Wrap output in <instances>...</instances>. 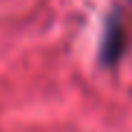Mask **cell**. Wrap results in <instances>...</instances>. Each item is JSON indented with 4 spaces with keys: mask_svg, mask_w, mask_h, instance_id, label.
I'll return each mask as SVG.
<instances>
[{
    "mask_svg": "<svg viewBox=\"0 0 132 132\" xmlns=\"http://www.w3.org/2000/svg\"><path fill=\"white\" fill-rule=\"evenodd\" d=\"M121 28H118V23L114 21V26L109 28V32H107V37H104V46H102V58H104V63H114L116 58H118V53H121Z\"/></svg>",
    "mask_w": 132,
    "mask_h": 132,
    "instance_id": "cell-1",
    "label": "cell"
}]
</instances>
